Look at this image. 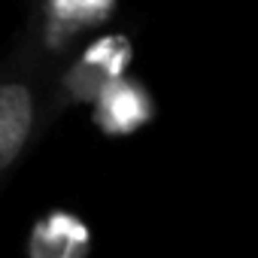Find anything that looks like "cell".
Wrapping results in <instances>:
<instances>
[{
	"label": "cell",
	"mask_w": 258,
	"mask_h": 258,
	"mask_svg": "<svg viewBox=\"0 0 258 258\" xmlns=\"http://www.w3.org/2000/svg\"><path fill=\"white\" fill-rule=\"evenodd\" d=\"M52 73L16 40L0 58V191L46 137V94Z\"/></svg>",
	"instance_id": "obj_1"
},
{
	"label": "cell",
	"mask_w": 258,
	"mask_h": 258,
	"mask_svg": "<svg viewBox=\"0 0 258 258\" xmlns=\"http://www.w3.org/2000/svg\"><path fill=\"white\" fill-rule=\"evenodd\" d=\"M137 58V43L127 31L94 34L82 43L49 79L46 94V121L49 127L70 109L91 106L94 97L115 79L131 73Z\"/></svg>",
	"instance_id": "obj_2"
},
{
	"label": "cell",
	"mask_w": 258,
	"mask_h": 258,
	"mask_svg": "<svg viewBox=\"0 0 258 258\" xmlns=\"http://www.w3.org/2000/svg\"><path fill=\"white\" fill-rule=\"evenodd\" d=\"M118 13V0H34L16 43L55 73Z\"/></svg>",
	"instance_id": "obj_3"
},
{
	"label": "cell",
	"mask_w": 258,
	"mask_h": 258,
	"mask_svg": "<svg viewBox=\"0 0 258 258\" xmlns=\"http://www.w3.org/2000/svg\"><path fill=\"white\" fill-rule=\"evenodd\" d=\"M158 106L149 85L137 76H121L109 82L91 103V121L106 137H131L155 118Z\"/></svg>",
	"instance_id": "obj_4"
},
{
	"label": "cell",
	"mask_w": 258,
	"mask_h": 258,
	"mask_svg": "<svg viewBox=\"0 0 258 258\" xmlns=\"http://www.w3.org/2000/svg\"><path fill=\"white\" fill-rule=\"evenodd\" d=\"M25 4H28V7H31V4H34V0H25Z\"/></svg>",
	"instance_id": "obj_5"
}]
</instances>
